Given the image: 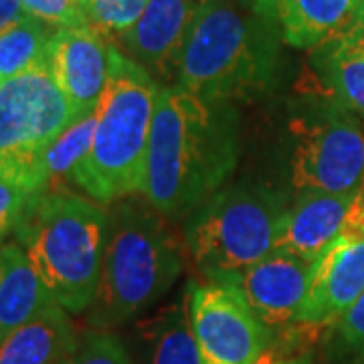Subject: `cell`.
I'll return each mask as SVG.
<instances>
[{"label":"cell","instance_id":"6da1fadb","mask_svg":"<svg viewBox=\"0 0 364 364\" xmlns=\"http://www.w3.org/2000/svg\"><path fill=\"white\" fill-rule=\"evenodd\" d=\"M237 124L229 104L181 85L158 91L142 193L160 215L178 217L219 193L237 164Z\"/></svg>","mask_w":364,"mask_h":364},{"label":"cell","instance_id":"7a4b0ae2","mask_svg":"<svg viewBox=\"0 0 364 364\" xmlns=\"http://www.w3.org/2000/svg\"><path fill=\"white\" fill-rule=\"evenodd\" d=\"M272 21L229 2H200L178 59V85L213 104L251 100L267 90L277 65Z\"/></svg>","mask_w":364,"mask_h":364},{"label":"cell","instance_id":"3957f363","mask_svg":"<svg viewBox=\"0 0 364 364\" xmlns=\"http://www.w3.org/2000/svg\"><path fill=\"white\" fill-rule=\"evenodd\" d=\"M109 219L90 198L73 193H39L14 237L26 259L69 314L90 310L102 277Z\"/></svg>","mask_w":364,"mask_h":364},{"label":"cell","instance_id":"277c9868","mask_svg":"<svg viewBox=\"0 0 364 364\" xmlns=\"http://www.w3.org/2000/svg\"><path fill=\"white\" fill-rule=\"evenodd\" d=\"M158 91L150 73L116 47L93 142L73 170V184L97 205L142 193Z\"/></svg>","mask_w":364,"mask_h":364},{"label":"cell","instance_id":"5b68a950","mask_svg":"<svg viewBox=\"0 0 364 364\" xmlns=\"http://www.w3.org/2000/svg\"><path fill=\"white\" fill-rule=\"evenodd\" d=\"M182 272V251L156 208L126 203L109 219L102 277L87 324L105 330L144 312Z\"/></svg>","mask_w":364,"mask_h":364},{"label":"cell","instance_id":"8992f818","mask_svg":"<svg viewBox=\"0 0 364 364\" xmlns=\"http://www.w3.org/2000/svg\"><path fill=\"white\" fill-rule=\"evenodd\" d=\"M286 200L265 186L237 184L203 203L186 241L207 282H225L279 249Z\"/></svg>","mask_w":364,"mask_h":364},{"label":"cell","instance_id":"52a82bcc","mask_svg":"<svg viewBox=\"0 0 364 364\" xmlns=\"http://www.w3.org/2000/svg\"><path fill=\"white\" fill-rule=\"evenodd\" d=\"M79 117L47 63L0 81V174L43 193L41 158Z\"/></svg>","mask_w":364,"mask_h":364},{"label":"cell","instance_id":"ba28073f","mask_svg":"<svg viewBox=\"0 0 364 364\" xmlns=\"http://www.w3.org/2000/svg\"><path fill=\"white\" fill-rule=\"evenodd\" d=\"M291 184L298 193L363 195L364 128L328 95L326 105L289 122Z\"/></svg>","mask_w":364,"mask_h":364},{"label":"cell","instance_id":"9c48e42d","mask_svg":"<svg viewBox=\"0 0 364 364\" xmlns=\"http://www.w3.org/2000/svg\"><path fill=\"white\" fill-rule=\"evenodd\" d=\"M188 314L200 364H261L269 328L229 284H188Z\"/></svg>","mask_w":364,"mask_h":364},{"label":"cell","instance_id":"30bf717a","mask_svg":"<svg viewBox=\"0 0 364 364\" xmlns=\"http://www.w3.org/2000/svg\"><path fill=\"white\" fill-rule=\"evenodd\" d=\"M114 49L112 41L90 26L55 28L47 65L77 116L90 114L100 104L112 71Z\"/></svg>","mask_w":364,"mask_h":364},{"label":"cell","instance_id":"8fae6325","mask_svg":"<svg viewBox=\"0 0 364 364\" xmlns=\"http://www.w3.org/2000/svg\"><path fill=\"white\" fill-rule=\"evenodd\" d=\"M312 267L310 261L277 249L221 284L233 286L267 328L299 324L310 294Z\"/></svg>","mask_w":364,"mask_h":364},{"label":"cell","instance_id":"7c38bea8","mask_svg":"<svg viewBox=\"0 0 364 364\" xmlns=\"http://www.w3.org/2000/svg\"><path fill=\"white\" fill-rule=\"evenodd\" d=\"M253 11L272 21L298 49H320L364 25V0H255Z\"/></svg>","mask_w":364,"mask_h":364},{"label":"cell","instance_id":"4fadbf2b","mask_svg":"<svg viewBox=\"0 0 364 364\" xmlns=\"http://www.w3.org/2000/svg\"><path fill=\"white\" fill-rule=\"evenodd\" d=\"M364 291V237H338L314 261L299 324H336Z\"/></svg>","mask_w":364,"mask_h":364},{"label":"cell","instance_id":"5bb4252c","mask_svg":"<svg viewBox=\"0 0 364 364\" xmlns=\"http://www.w3.org/2000/svg\"><path fill=\"white\" fill-rule=\"evenodd\" d=\"M198 4V0H148L138 23L122 37L132 59L146 71L172 75Z\"/></svg>","mask_w":364,"mask_h":364},{"label":"cell","instance_id":"9a60e30c","mask_svg":"<svg viewBox=\"0 0 364 364\" xmlns=\"http://www.w3.org/2000/svg\"><path fill=\"white\" fill-rule=\"evenodd\" d=\"M356 196L299 193L287 208L279 249L314 263L342 235Z\"/></svg>","mask_w":364,"mask_h":364},{"label":"cell","instance_id":"2e32d148","mask_svg":"<svg viewBox=\"0 0 364 364\" xmlns=\"http://www.w3.org/2000/svg\"><path fill=\"white\" fill-rule=\"evenodd\" d=\"M67 310L51 304L0 342V364H59L79 334Z\"/></svg>","mask_w":364,"mask_h":364},{"label":"cell","instance_id":"e0dca14e","mask_svg":"<svg viewBox=\"0 0 364 364\" xmlns=\"http://www.w3.org/2000/svg\"><path fill=\"white\" fill-rule=\"evenodd\" d=\"M55 304L21 245H0V342Z\"/></svg>","mask_w":364,"mask_h":364},{"label":"cell","instance_id":"ac0fdd59","mask_svg":"<svg viewBox=\"0 0 364 364\" xmlns=\"http://www.w3.org/2000/svg\"><path fill=\"white\" fill-rule=\"evenodd\" d=\"M326 95L364 119V25L346 39L316 49Z\"/></svg>","mask_w":364,"mask_h":364},{"label":"cell","instance_id":"d6986e66","mask_svg":"<svg viewBox=\"0 0 364 364\" xmlns=\"http://www.w3.org/2000/svg\"><path fill=\"white\" fill-rule=\"evenodd\" d=\"M146 364H200L191 314L188 294L174 299L142 326Z\"/></svg>","mask_w":364,"mask_h":364},{"label":"cell","instance_id":"ffe728a7","mask_svg":"<svg viewBox=\"0 0 364 364\" xmlns=\"http://www.w3.org/2000/svg\"><path fill=\"white\" fill-rule=\"evenodd\" d=\"M95 124L97 107L75 119L45 150L39 168L43 193H69V186L73 184V170L90 152Z\"/></svg>","mask_w":364,"mask_h":364},{"label":"cell","instance_id":"44dd1931","mask_svg":"<svg viewBox=\"0 0 364 364\" xmlns=\"http://www.w3.org/2000/svg\"><path fill=\"white\" fill-rule=\"evenodd\" d=\"M53 33L55 26L31 14L0 33V81L45 65Z\"/></svg>","mask_w":364,"mask_h":364},{"label":"cell","instance_id":"7402d4cb","mask_svg":"<svg viewBox=\"0 0 364 364\" xmlns=\"http://www.w3.org/2000/svg\"><path fill=\"white\" fill-rule=\"evenodd\" d=\"M85 25L114 41L124 37L142 16L148 0H77Z\"/></svg>","mask_w":364,"mask_h":364},{"label":"cell","instance_id":"603a6c76","mask_svg":"<svg viewBox=\"0 0 364 364\" xmlns=\"http://www.w3.org/2000/svg\"><path fill=\"white\" fill-rule=\"evenodd\" d=\"M59 364H132L122 340L105 330L81 334L75 348Z\"/></svg>","mask_w":364,"mask_h":364},{"label":"cell","instance_id":"cb8c5ba5","mask_svg":"<svg viewBox=\"0 0 364 364\" xmlns=\"http://www.w3.org/2000/svg\"><path fill=\"white\" fill-rule=\"evenodd\" d=\"M39 195L26 182L0 174V243L16 231L31 200Z\"/></svg>","mask_w":364,"mask_h":364},{"label":"cell","instance_id":"d4e9b609","mask_svg":"<svg viewBox=\"0 0 364 364\" xmlns=\"http://www.w3.org/2000/svg\"><path fill=\"white\" fill-rule=\"evenodd\" d=\"M21 2H23L26 14H31L55 28L87 26L77 0H21Z\"/></svg>","mask_w":364,"mask_h":364},{"label":"cell","instance_id":"484cf974","mask_svg":"<svg viewBox=\"0 0 364 364\" xmlns=\"http://www.w3.org/2000/svg\"><path fill=\"white\" fill-rule=\"evenodd\" d=\"M340 344L350 350H364V291L336 322Z\"/></svg>","mask_w":364,"mask_h":364},{"label":"cell","instance_id":"4316f807","mask_svg":"<svg viewBox=\"0 0 364 364\" xmlns=\"http://www.w3.org/2000/svg\"><path fill=\"white\" fill-rule=\"evenodd\" d=\"M26 16L21 0H0V33L16 25Z\"/></svg>","mask_w":364,"mask_h":364},{"label":"cell","instance_id":"83f0119b","mask_svg":"<svg viewBox=\"0 0 364 364\" xmlns=\"http://www.w3.org/2000/svg\"><path fill=\"white\" fill-rule=\"evenodd\" d=\"M272 364H314L312 358H308V356H301V358H289V360H277V363Z\"/></svg>","mask_w":364,"mask_h":364},{"label":"cell","instance_id":"f1b7e54d","mask_svg":"<svg viewBox=\"0 0 364 364\" xmlns=\"http://www.w3.org/2000/svg\"><path fill=\"white\" fill-rule=\"evenodd\" d=\"M198 2H229V4H237V2H241V4H251V9H253V4H255V0H198Z\"/></svg>","mask_w":364,"mask_h":364},{"label":"cell","instance_id":"f546056e","mask_svg":"<svg viewBox=\"0 0 364 364\" xmlns=\"http://www.w3.org/2000/svg\"><path fill=\"white\" fill-rule=\"evenodd\" d=\"M363 195H364V193H363Z\"/></svg>","mask_w":364,"mask_h":364}]
</instances>
